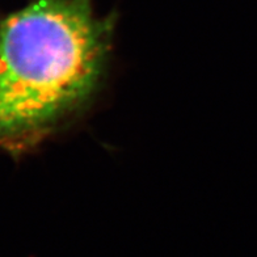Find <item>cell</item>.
I'll list each match as a JSON object with an SVG mask.
<instances>
[{
    "mask_svg": "<svg viewBox=\"0 0 257 257\" xmlns=\"http://www.w3.org/2000/svg\"><path fill=\"white\" fill-rule=\"evenodd\" d=\"M110 23L91 0H36L0 25V137L51 125L91 95Z\"/></svg>",
    "mask_w": 257,
    "mask_h": 257,
    "instance_id": "cell-1",
    "label": "cell"
}]
</instances>
